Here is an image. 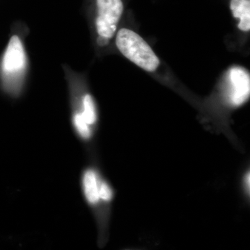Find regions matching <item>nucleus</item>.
Returning a JSON list of instances; mask_svg holds the SVG:
<instances>
[{"instance_id": "f03ea898", "label": "nucleus", "mask_w": 250, "mask_h": 250, "mask_svg": "<svg viewBox=\"0 0 250 250\" xmlns=\"http://www.w3.org/2000/svg\"><path fill=\"white\" fill-rule=\"evenodd\" d=\"M26 57L22 41L19 36H11L0 61V79L3 87L11 90L15 79L25 65Z\"/></svg>"}, {"instance_id": "9d476101", "label": "nucleus", "mask_w": 250, "mask_h": 250, "mask_svg": "<svg viewBox=\"0 0 250 250\" xmlns=\"http://www.w3.org/2000/svg\"><path fill=\"white\" fill-rule=\"evenodd\" d=\"M109 39H106V38L103 37V36H99L98 39V43L99 45L104 46L107 45L108 43Z\"/></svg>"}, {"instance_id": "39448f33", "label": "nucleus", "mask_w": 250, "mask_h": 250, "mask_svg": "<svg viewBox=\"0 0 250 250\" xmlns=\"http://www.w3.org/2000/svg\"><path fill=\"white\" fill-rule=\"evenodd\" d=\"M230 9L233 16L239 18L238 28L243 31L250 30V0H231Z\"/></svg>"}, {"instance_id": "1a4fd4ad", "label": "nucleus", "mask_w": 250, "mask_h": 250, "mask_svg": "<svg viewBox=\"0 0 250 250\" xmlns=\"http://www.w3.org/2000/svg\"><path fill=\"white\" fill-rule=\"evenodd\" d=\"M99 195H100V199H102L104 201H109L111 200L113 192L108 184L103 183L100 185V187H99Z\"/></svg>"}, {"instance_id": "6e6552de", "label": "nucleus", "mask_w": 250, "mask_h": 250, "mask_svg": "<svg viewBox=\"0 0 250 250\" xmlns=\"http://www.w3.org/2000/svg\"><path fill=\"white\" fill-rule=\"evenodd\" d=\"M74 122L76 126L77 131H79L81 136L84 139H88L90 136V131L88 127V124L85 121L84 118L82 114L75 115L74 118Z\"/></svg>"}, {"instance_id": "f257e3e1", "label": "nucleus", "mask_w": 250, "mask_h": 250, "mask_svg": "<svg viewBox=\"0 0 250 250\" xmlns=\"http://www.w3.org/2000/svg\"><path fill=\"white\" fill-rule=\"evenodd\" d=\"M120 52L131 62L148 72L155 71L160 61L146 41L134 31L121 29L116 36Z\"/></svg>"}, {"instance_id": "9b49d317", "label": "nucleus", "mask_w": 250, "mask_h": 250, "mask_svg": "<svg viewBox=\"0 0 250 250\" xmlns=\"http://www.w3.org/2000/svg\"><path fill=\"white\" fill-rule=\"evenodd\" d=\"M246 187L248 188V191H250V172H248V173L246 174Z\"/></svg>"}, {"instance_id": "20e7f679", "label": "nucleus", "mask_w": 250, "mask_h": 250, "mask_svg": "<svg viewBox=\"0 0 250 250\" xmlns=\"http://www.w3.org/2000/svg\"><path fill=\"white\" fill-rule=\"evenodd\" d=\"M228 100L233 106H241L249 98V72L241 67H231L228 72Z\"/></svg>"}, {"instance_id": "0eeeda50", "label": "nucleus", "mask_w": 250, "mask_h": 250, "mask_svg": "<svg viewBox=\"0 0 250 250\" xmlns=\"http://www.w3.org/2000/svg\"><path fill=\"white\" fill-rule=\"evenodd\" d=\"M83 111L82 116L88 125H93L97 119L96 111L93 98L90 95H85L83 98Z\"/></svg>"}, {"instance_id": "7ed1b4c3", "label": "nucleus", "mask_w": 250, "mask_h": 250, "mask_svg": "<svg viewBox=\"0 0 250 250\" xmlns=\"http://www.w3.org/2000/svg\"><path fill=\"white\" fill-rule=\"evenodd\" d=\"M96 2L97 31L99 36L113 38L124 11L123 0H95Z\"/></svg>"}, {"instance_id": "423d86ee", "label": "nucleus", "mask_w": 250, "mask_h": 250, "mask_svg": "<svg viewBox=\"0 0 250 250\" xmlns=\"http://www.w3.org/2000/svg\"><path fill=\"white\" fill-rule=\"evenodd\" d=\"M83 188L87 200L90 204H96L100 200L97 176L93 170H88L83 176Z\"/></svg>"}]
</instances>
